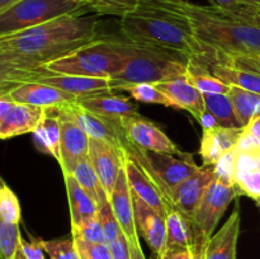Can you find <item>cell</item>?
I'll return each mask as SVG.
<instances>
[{
    "label": "cell",
    "instance_id": "obj_49",
    "mask_svg": "<svg viewBox=\"0 0 260 259\" xmlns=\"http://www.w3.org/2000/svg\"><path fill=\"white\" fill-rule=\"evenodd\" d=\"M197 122L201 124V127L203 128V131H206V130L216 128V127H221L220 124H218L217 119L215 118V116H213L211 112H208L207 109H206V112L203 113V116L201 117Z\"/></svg>",
    "mask_w": 260,
    "mask_h": 259
},
{
    "label": "cell",
    "instance_id": "obj_26",
    "mask_svg": "<svg viewBox=\"0 0 260 259\" xmlns=\"http://www.w3.org/2000/svg\"><path fill=\"white\" fill-rule=\"evenodd\" d=\"M66 195L70 208L71 228L81 225L85 221L98 216V203L81 187L73 174H63Z\"/></svg>",
    "mask_w": 260,
    "mask_h": 259
},
{
    "label": "cell",
    "instance_id": "obj_13",
    "mask_svg": "<svg viewBox=\"0 0 260 259\" xmlns=\"http://www.w3.org/2000/svg\"><path fill=\"white\" fill-rule=\"evenodd\" d=\"M61 124V160L62 174H70L75 165L89 156L90 137L79 126L70 107L58 109Z\"/></svg>",
    "mask_w": 260,
    "mask_h": 259
},
{
    "label": "cell",
    "instance_id": "obj_43",
    "mask_svg": "<svg viewBox=\"0 0 260 259\" xmlns=\"http://www.w3.org/2000/svg\"><path fill=\"white\" fill-rule=\"evenodd\" d=\"M260 146V117L251 119L250 123L244 127L243 134L236 144V149L245 150Z\"/></svg>",
    "mask_w": 260,
    "mask_h": 259
},
{
    "label": "cell",
    "instance_id": "obj_36",
    "mask_svg": "<svg viewBox=\"0 0 260 259\" xmlns=\"http://www.w3.org/2000/svg\"><path fill=\"white\" fill-rule=\"evenodd\" d=\"M41 245L52 259H81L73 236L53 240L41 239Z\"/></svg>",
    "mask_w": 260,
    "mask_h": 259
},
{
    "label": "cell",
    "instance_id": "obj_6",
    "mask_svg": "<svg viewBox=\"0 0 260 259\" xmlns=\"http://www.w3.org/2000/svg\"><path fill=\"white\" fill-rule=\"evenodd\" d=\"M90 9L74 0H22L0 13V37L29 29L56 18Z\"/></svg>",
    "mask_w": 260,
    "mask_h": 259
},
{
    "label": "cell",
    "instance_id": "obj_22",
    "mask_svg": "<svg viewBox=\"0 0 260 259\" xmlns=\"http://www.w3.org/2000/svg\"><path fill=\"white\" fill-rule=\"evenodd\" d=\"M79 104L93 113L106 117L112 121L119 122V123L127 117L140 114L139 107L132 101V98L121 95V94H113V91L83 96Z\"/></svg>",
    "mask_w": 260,
    "mask_h": 259
},
{
    "label": "cell",
    "instance_id": "obj_57",
    "mask_svg": "<svg viewBox=\"0 0 260 259\" xmlns=\"http://www.w3.org/2000/svg\"><path fill=\"white\" fill-rule=\"evenodd\" d=\"M93 3H94V2H93Z\"/></svg>",
    "mask_w": 260,
    "mask_h": 259
},
{
    "label": "cell",
    "instance_id": "obj_15",
    "mask_svg": "<svg viewBox=\"0 0 260 259\" xmlns=\"http://www.w3.org/2000/svg\"><path fill=\"white\" fill-rule=\"evenodd\" d=\"M165 220L168 231L167 249H188L193 251L198 259H203L208 239L203 236L194 221L175 207L168 211Z\"/></svg>",
    "mask_w": 260,
    "mask_h": 259
},
{
    "label": "cell",
    "instance_id": "obj_28",
    "mask_svg": "<svg viewBox=\"0 0 260 259\" xmlns=\"http://www.w3.org/2000/svg\"><path fill=\"white\" fill-rule=\"evenodd\" d=\"M200 61L206 68L221 79L222 81L228 83L230 86H238V88L245 89L251 93L260 94V74L253 73V71L241 70V69L234 68L220 61Z\"/></svg>",
    "mask_w": 260,
    "mask_h": 259
},
{
    "label": "cell",
    "instance_id": "obj_44",
    "mask_svg": "<svg viewBox=\"0 0 260 259\" xmlns=\"http://www.w3.org/2000/svg\"><path fill=\"white\" fill-rule=\"evenodd\" d=\"M20 248L27 259H45L43 248L41 245V239H35L33 241H27L20 235Z\"/></svg>",
    "mask_w": 260,
    "mask_h": 259
},
{
    "label": "cell",
    "instance_id": "obj_25",
    "mask_svg": "<svg viewBox=\"0 0 260 259\" xmlns=\"http://www.w3.org/2000/svg\"><path fill=\"white\" fill-rule=\"evenodd\" d=\"M240 225V211L236 207L222 228L210 238L203 259H236Z\"/></svg>",
    "mask_w": 260,
    "mask_h": 259
},
{
    "label": "cell",
    "instance_id": "obj_47",
    "mask_svg": "<svg viewBox=\"0 0 260 259\" xmlns=\"http://www.w3.org/2000/svg\"><path fill=\"white\" fill-rule=\"evenodd\" d=\"M228 13V12H226ZM233 15L236 19L245 22L248 24L254 25V27L260 28V9H255V8H248V9L243 10L240 13H229Z\"/></svg>",
    "mask_w": 260,
    "mask_h": 259
},
{
    "label": "cell",
    "instance_id": "obj_33",
    "mask_svg": "<svg viewBox=\"0 0 260 259\" xmlns=\"http://www.w3.org/2000/svg\"><path fill=\"white\" fill-rule=\"evenodd\" d=\"M123 91L128 93L129 98H132L134 101L142 102V103L147 104H161V106L164 107H172V108H175V104L173 103L161 90H159L155 84H135V85L127 86Z\"/></svg>",
    "mask_w": 260,
    "mask_h": 259
},
{
    "label": "cell",
    "instance_id": "obj_39",
    "mask_svg": "<svg viewBox=\"0 0 260 259\" xmlns=\"http://www.w3.org/2000/svg\"><path fill=\"white\" fill-rule=\"evenodd\" d=\"M235 147L223 155L215 165H212L216 173V179L230 187H235Z\"/></svg>",
    "mask_w": 260,
    "mask_h": 259
},
{
    "label": "cell",
    "instance_id": "obj_11",
    "mask_svg": "<svg viewBox=\"0 0 260 259\" xmlns=\"http://www.w3.org/2000/svg\"><path fill=\"white\" fill-rule=\"evenodd\" d=\"M121 124L128 142L137 149L160 154H183L182 150L157 124L144 118L141 114L127 117Z\"/></svg>",
    "mask_w": 260,
    "mask_h": 259
},
{
    "label": "cell",
    "instance_id": "obj_54",
    "mask_svg": "<svg viewBox=\"0 0 260 259\" xmlns=\"http://www.w3.org/2000/svg\"><path fill=\"white\" fill-rule=\"evenodd\" d=\"M74 2H78V3H83V4H86L89 8H90V5L93 4L94 0H74Z\"/></svg>",
    "mask_w": 260,
    "mask_h": 259
},
{
    "label": "cell",
    "instance_id": "obj_40",
    "mask_svg": "<svg viewBox=\"0 0 260 259\" xmlns=\"http://www.w3.org/2000/svg\"><path fill=\"white\" fill-rule=\"evenodd\" d=\"M135 0H94L90 10L99 15H117L122 17L134 7Z\"/></svg>",
    "mask_w": 260,
    "mask_h": 259
},
{
    "label": "cell",
    "instance_id": "obj_4",
    "mask_svg": "<svg viewBox=\"0 0 260 259\" xmlns=\"http://www.w3.org/2000/svg\"><path fill=\"white\" fill-rule=\"evenodd\" d=\"M189 63L190 58L183 53L131 42V55L126 65L109 79V84L112 91H123L127 86L135 84H156L188 76Z\"/></svg>",
    "mask_w": 260,
    "mask_h": 259
},
{
    "label": "cell",
    "instance_id": "obj_55",
    "mask_svg": "<svg viewBox=\"0 0 260 259\" xmlns=\"http://www.w3.org/2000/svg\"><path fill=\"white\" fill-rule=\"evenodd\" d=\"M256 202V205H258V207L260 208V197L259 198H256V200H254Z\"/></svg>",
    "mask_w": 260,
    "mask_h": 259
},
{
    "label": "cell",
    "instance_id": "obj_48",
    "mask_svg": "<svg viewBox=\"0 0 260 259\" xmlns=\"http://www.w3.org/2000/svg\"><path fill=\"white\" fill-rule=\"evenodd\" d=\"M161 259H198V258L193 251L188 250V249L174 248V249H167Z\"/></svg>",
    "mask_w": 260,
    "mask_h": 259
},
{
    "label": "cell",
    "instance_id": "obj_30",
    "mask_svg": "<svg viewBox=\"0 0 260 259\" xmlns=\"http://www.w3.org/2000/svg\"><path fill=\"white\" fill-rule=\"evenodd\" d=\"M70 174H73L74 178L78 180L79 184L94 198V201L98 203V207L103 203L108 202V195H107L98 174L94 170L93 165L89 161V157L79 161Z\"/></svg>",
    "mask_w": 260,
    "mask_h": 259
},
{
    "label": "cell",
    "instance_id": "obj_5",
    "mask_svg": "<svg viewBox=\"0 0 260 259\" xmlns=\"http://www.w3.org/2000/svg\"><path fill=\"white\" fill-rule=\"evenodd\" d=\"M129 55V41L95 38L83 47L71 51L40 68L68 75L112 79L126 65Z\"/></svg>",
    "mask_w": 260,
    "mask_h": 259
},
{
    "label": "cell",
    "instance_id": "obj_37",
    "mask_svg": "<svg viewBox=\"0 0 260 259\" xmlns=\"http://www.w3.org/2000/svg\"><path fill=\"white\" fill-rule=\"evenodd\" d=\"M71 235H73V238L80 239L85 243L107 244L103 228H102L98 216L85 221L81 225L71 228Z\"/></svg>",
    "mask_w": 260,
    "mask_h": 259
},
{
    "label": "cell",
    "instance_id": "obj_21",
    "mask_svg": "<svg viewBox=\"0 0 260 259\" xmlns=\"http://www.w3.org/2000/svg\"><path fill=\"white\" fill-rule=\"evenodd\" d=\"M155 85L175 104V108L189 112L196 121H198L206 112L203 94L193 85L188 76L160 81Z\"/></svg>",
    "mask_w": 260,
    "mask_h": 259
},
{
    "label": "cell",
    "instance_id": "obj_20",
    "mask_svg": "<svg viewBox=\"0 0 260 259\" xmlns=\"http://www.w3.org/2000/svg\"><path fill=\"white\" fill-rule=\"evenodd\" d=\"M109 203L127 239L129 241L139 240V231H137L136 220H135L134 195L129 188L124 168H122L119 172L113 192L109 196Z\"/></svg>",
    "mask_w": 260,
    "mask_h": 259
},
{
    "label": "cell",
    "instance_id": "obj_1",
    "mask_svg": "<svg viewBox=\"0 0 260 259\" xmlns=\"http://www.w3.org/2000/svg\"><path fill=\"white\" fill-rule=\"evenodd\" d=\"M96 29L94 15L69 14L0 37V74L40 68L98 38Z\"/></svg>",
    "mask_w": 260,
    "mask_h": 259
},
{
    "label": "cell",
    "instance_id": "obj_10",
    "mask_svg": "<svg viewBox=\"0 0 260 259\" xmlns=\"http://www.w3.org/2000/svg\"><path fill=\"white\" fill-rule=\"evenodd\" d=\"M238 196H241L238 188L223 184L217 179L208 187L193 217V221L206 239L210 240L229 205Z\"/></svg>",
    "mask_w": 260,
    "mask_h": 259
},
{
    "label": "cell",
    "instance_id": "obj_29",
    "mask_svg": "<svg viewBox=\"0 0 260 259\" xmlns=\"http://www.w3.org/2000/svg\"><path fill=\"white\" fill-rule=\"evenodd\" d=\"M229 96L243 128L250 123L251 119L260 117V94L251 93L238 86H231Z\"/></svg>",
    "mask_w": 260,
    "mask_h": 259
},
{
    "label": "cell",
    "instance_id": "obj_23",
    "mask_svg": "<svg viewBox=\"0 0 260 259\" xmlns=\"http://www.w3.org/2000/svg\"><path fill=\"white\" fill-rule=\"evenodd\" d=\"M235 187L240 195L260 197V146L239 150L235 147Z\"/></svg>",
    "mask_w": 260,
    "mask_h": 259
},
{
    "label": "cell",
    "instance_id": "obj_2",
    "mask_svg": "<svg viewBox=\"0 0 260 259\" xmlns=\"http://www.w3.org/2000/svg\"><path fill=\"white\" fill-rule=\"evenodd\" d=\"M136 7L162 10L184 18L207 53L206 61L260 53V28L211 5L205 7L188 0H135L132 9Z\"/></svg>",
    "mask_w": 260,
    "mask_h": 259
},
{
    "label": "cell",
    "instance_id": "obj_51",
    "mask_svg": "<svg viewBox=\"0 0 260 259\" xmlns=\"http://www.w3.org/2000/svg\"><path fill=\"white\" fill-rule=\"evenodd\" d=\"M19 2H22V0H0V13L5 12V10L9 9L13 5L18 4Z\"/></svg>",
    "mask_w": 260,
    "mask_h": 259
},
{
    "label": "cell",
    "instance_id": "obj_7",
    "mask_svg": "<svg viewBox=\"0 0 260 259\" xmlns=\"http://www.w3.org/2000/svg\"><path fill=\"white\" fill-rule=\"evenodd\" d=\"M124 152L131 155L150 173L152 179L159 184L169 200L170 192L178 184L184 182L187 178L201 169L200 165L196 164L193 160L192 155L185 152H183L182 155H174L144 151L135 147L129 142H127Z\"/></svg>",
    "mask_w": 260,
    "mask_h": 259
},
{
    "label": "cell",
    "instance_id": "obj_16",
    "mask_svg": "<svg viewBox=\"0 0 260 259\" xmlns=\"http://www.w3.org/2000/svg\"><path fill=\"white\" fill-rule=\"evenodd\" d=\"M70 111L79 126L88 134L90 139L106 141L107 144L112 145L114 149L124 155V147H126L128 140H127L122 124L119 122L112 121L106 117L93 113L81 107L79 103L71 106Z\"/></svg>",
    "mask_w": 260,
    "mask_h": 259
},
{
    "label": "cell",
    "instance_id": "obj_17",
    "mask_svg": "<svg viewBox=\"0 0 260 259\" xmlns=\"http://www.w3.org/2000/svg\"><path fill=\"white\" fill-rule=\"evenodd\" d=\"M215 180L216 173L213 167L202 165L197 173L187 178L170 192L173 206L193 220L206 190Z\"/></svg>",
    "mask_w": 260,
    "mask_h": 259
},
{
    "label": "cell",
    "instance_id": "obj_42",
    "mask_svg": "<svg viewBox=\"0 0 260 259\" xmlns=\"http://www.w3.org/2000/svg\"><path fill=\"white\" fill-rule=\"evenodd\" d=\"M220 61L234 68L241 69V70L253 71V73L260 74V53H253V55H240L233 56V57H218L212 58L208 61Z\"/></svg>",
    "mask_w": 260,
    "mask_h": 259
},
{
    "label": "cell",
    "instance_id": "obj_3",
    "mask_svg": "<svg viewBox=\"0 0 260 259\" xmlns=\"http://www.w3.org/2000/svg\"><path fill=\"white\" fill-rule=\"evenodd\" d=\"M119 27L127 41L174 51L192 58L207 57L184 18L162 10L136 7L119 17Z\"/></svg>",
    "mask_w": 260,
    "mask_h": 259
},
{
    "label": "cell",
    "instance_id": "obj_24",
    "mask_svg": "<svg viewBox=\"0 0 260 259\" xmlns=\"http://www.w3.org/2000/svg\"><path fill=\"white\" fill-rule=\"evenodd\" d=\"M244 128L216 127L202 132L200 144V156L205 167H212L221 157L234 149Z\"/></svg>",
    "mask_w": 260,
    "mask_h": 259
},
{
    "label": "cell",
    "instance_id": "obj_41",
    "mask_svg": "<svg viewBox=\"0 0 260 259\" xmlns=\"http://www.w3.org/2000/svg\"><path fill=\"white\" fill-rule=\"evenodd\" d=\"M74 240L81 259H113L111 249L107 244H90L75 238Z\"/></svg>",
    "mask_w": 260,
    "mask_h": 259
},
{
    "label": "cell",
    "instance_id": "obj_12",
    "mask_svg": "<svg viewBox=\"0 0 260 259\" xmlns=\"http://www.w3.org/2000/svg\"><path fill=\"white\" fill-rule=\"evenodd\" d=\"M45 108L0 96V139L33 134L45 116Z\"/></svg>",
    "mask_w": 260,
    "mask_h": 259
},
{
    "label": "cell",
    "instance_id": "obj_8",
    "mask_svg": "<svg viewBox=\"0 0 260 259\" xmlns=\"http://www.w3.org/2000/svg\"><path fill=\"white\" fill-rule=\"evenodd\" d=\"M41 83L53 86L60 90L68 91L78 96H88L99 93L112 91L109 79L89 78V76L68 75V74L52 73L43 69H30V70L9 71L0 74V83L3 86L14 85L19 83Z\"/></svg>",
    "mask_w": 260,
    "mask_h": 259
},
{
    "label": "cell",
    "instance_id": "obj_53",
    "mask_svg": "<svg viewBox=\"0 0 260 259\" xmlns=\"http://www.w3.org/2000/svg\"><path fill=\"white\" fill-rule=\"evenodd\" d=\"M15 259H27V256H25L24 253H23V250H22V248H20V245H19V249H18L17 254H15Z\"/></svg>",
    "mask_w": 260,
    "mask_h": 259
},
{
    "label": "cell",
    "instance_id": "obj_45",
    "mask_svg": "<svg viewBox=\"0 0 260 259\" xmlns=\"http://www.w3.org/2000/svg\"><path fill=\"white\" fill-rule=\"evenodd\" d=\"M108 246L111 249L113 259H131L128 239H127V236L124 234H121L119 238Z\"/></svg>",
    "mask_w": 260,
    "mask_h": 259
},
{
    "label": "cell",
    "instance_id": "obj_46",
    "mask_svg": "<svg viewBox=\"0 0 260 259\" xmlns=\"http://www.w3.org/2000/svg\"><path fill=\"white\" fill-rule=\"evenodd\" d=\"M208 3L211 7L228 13H240L249 8L244 5L240 0H208Z\"/></svg>",
    "mask_w": 260,
    "mask_h": 259
},
{
    "label": "cell",
    "instance_id": "obj_9",
    "mask_svg": "<svg viewBox=\"0 0 260 259\" xmlns=\"http://www.w3.org/2000/svg\"><path fill=\"white\" fill-rule=\"evenodd\" d=\"M0 96H7L15 102L45 109L66 108L78 104L83 96L74 95L68 91L41 83H19L14 85L3 86Z\"/></svg>",
    "mask_w": 260,
    "mask_h": 259
},
{
    "label": "cell",
    "instance_id": "obj_32",
    "mask_svg": "<svg viewBox=\"0 0 260 259\" xmlns=\"http://www.w3.org/2000/svg\"><path fill=\"white\" fill-rule=\"evenodd\" d=\"M206 109L215 116L218 124L226 128H243L236 117L229 94H203Z\"/></svg>",
    "mask_w": 260,
    "mask_h": 259
},
{
    "label": "cell",
    "instance_id": "obj_38",
    "mask_svg": "<svg viewBox=\"0 0 260 259\" xmlns=\"http://www.w3.org/2000/svg\"><path fill=\"white\" fill-rule=\"evenodd\" d=\"M98 218L101 221L102 228H103L107 245H111L112 243H114L119 238L121 234H123V231H122L121 226H119L118 221H117L116 216H114V212L112 210L109 201L103 203L102 206H99Z\"/></svg>",
    "mask_w": 260,
    "mask_h": 259
},
{
    "label": "cell",
    "instance_id": "obj_31",
    "mask_svg": "<svg viewBox=\"0 0 260 259\" xmlns=\"http://www.w3.org/2000/svg\"><path fill=\"white\" fill-rule=\"evenodd\" d=\"M188 78L202 94H229L231 86L213 75L206 65L197 60H190Z\"/></svg>",
    "mask_w": 260,
    "mask_h": 259
},
{
    "label": "cell",
    "instance_id": "obj_18",
    "mask_svg": "<svg viewBox=\"0 0 260 259\" xmlns=\"http://www.w3.org/2000/svg\"><path fill=\"white\" fill-rule=\"evenodd\" d=\"M134 202L137 231L150 246L155 259H161L167 250V220L135 195Z\"/></svg>",
    "mask_w": 260,
    "mask_h": 259
},
{
    "label": "cell",
    "instance_id": "obj_19",
    "mask_svg": "<svg viewBox=\"0 0 260 259\" xmlns=\"http://www.w3.org/2000/svg\"><path fill=\"white\" fill-rule=\"evenodd\" d=\"M88 157L109 198L118 179L119 172L123 168L124 155L106 141L90 139Z\"/></svg>",
    "mask_w": 260,
    "mask_h": 259
},
{
    "label": "cell",
    "instance_id": "obj_34",
    "mask_svg": "<svg viewBox=\"0 0 260 259\" xmlns=\"http://www.w3.org/2000/svg\"><path fill=\"white\" fill-rule=\"evenodd\" d=\"M0 218L5 222L19 223L22 218V210L17 195L2 180L0 187Z\"/></svg>",
    "mask_w": 260,
    "mask_h": 259
},
{
    "label": "cell",
    "instance_id": "obj_56",
    "mask_svg": "<svg viewBox=\"0 0 260 259\" xmlns=\"http://www.w3.org/2000/svg\"><path fill=\"white\" fill-rule=\"evenodd\" d=\"M50 259H52V258H50Z\"/></svg>",
    "mask_w": 260,
    "mask_h": 259
},
{
    "label": "cell",
    "instance_id": "obj_50",
    "mask_svg": "<svg viewBox=\"0 0 260 259\" xmlns=\"http://www.w3.org/2000/svg\"><path fill=\"white\" fill-rule=\"evenodd\" d=\"M129 251H131V259H146L144 255V251H142L141 244L139 240H131L129 241Z\"/></svg>",
    "mask_w": 260,
    "mask_h": 259
},
{
    "label": "cell",
    "instance_id": "obj_52",
    "mask_svg": "<svg viewBox=\"0 0 260 259\" xmlns=\"http://www.w3.org/2000/svg\"><path fill=\"white\" fill-rule=\"evenodd\" d=\"M240 2L249 8H255V9H260V0H240Z\"/></svg>",
    "mask_w": 260,
    "mask_h": 259
},
{
    "label": "cell",
    "instance_id": "obj_35",
    "mask_svg": "<svg viewBox=\"0 0 260 259\" xmlns=\"http://www.w3.org/2000/svg\"><path fill=\"white\" fill-rule=\"evenodd\" d=\"M19 223L0 222V253L3 259H15L20 245Z\"/></svg>",
    "mask_w": 260,
    "mask_h": 259
},
{
    "label": "cell",
    "instance_id": "obj_14",
    "mask_svg": "<svg viewBox=\"0 0 260 259\" xmlns=\"http://www.w3.org/2000/svg\"><path fill=\"white\" fill-rule=\"evenodd\" d=\"M123 168L126 170L127 179H128L132 193L137 198L144 201L150 207L154 208L157 213L167 217L168 211L174 206L169 197L162 192L159 184L152 179L150 173L127 152H124Z\"/></svg>",
    "mask_w": 260,
    "mask_h": 259
},
{
    "label": "cell",
    "instance_id": "obj_27",
    "mask_svg": "<svg viewBox=\"0 0 260 259\" xmlns=\"http://www.w3.org/2000/svg\"><path fill=\"white\" fill-rule=\"evenodd\" d=\"M33 142L41 152L61 160V124L57 108L46 109L45 116L33 132Z\"/></svg>",
    "mask_w": 260,
    "mask_h": 259
}]
</instances>
